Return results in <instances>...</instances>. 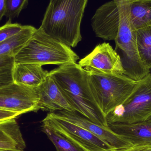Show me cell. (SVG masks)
Segmentation results:
<instances>
[{"mask_svg":"<svg viewBox=\"0 0 151 151\" xmlns=\"http://www.w3.org/2000/svg\"><path fill=\"white\" fill-rule=\"evenodd\" d=\"M114 1L117 3L118 4H120L127 3H129L132 0H113Z\"/></svg>","mask_w":151,"mask_h":151,"instance_id":"cell-26","label":"cell"},{"mask_svg":"<svg viewBox=\"0 0 151 151\" xmlns=\"http://www.w3.org/2000/svg\"><path fill=\"white\" fill-rule=\"evenodd\" d=\"M88 0H50L41 28L53 39L75 47L81 40V22Z\"/></svg>","mask_w":151,"mask_h":151,"instance_id":"cell-2","label":"cell"},{"mask_svg":"<svg viewBox=\"0 0 151 151\" xmlns=\"http://www.w3.org/2000/svg\"><path fill=\"white\" fill-rule=\"evenodd\" d=\"M49 72L74 111L97 124L108 127L91 89L87 71L76 63H70Z\"/></svg>","mask_w":151,"mask_h":151,"instance_id":"cell-1","label":"cell"},{"mask_svg":"<svg viewBox=\"0 0 151 151\" xmlns=\"http://www.w3.org/2000/svg\"><path fill=\"white\" fill-rule=\"evenodd\" d=\"M41 128L42 131L53 143L57 151H86L51 127L42 124Z\"/></svg>","mask_w":151,"mask_h":151,"instance_id":"cell-19","label":"cell"},{"mask_svg":"<svg viewBox=\"0 0 151 151\" xmlns=\"http://www.w3.org/2000/svg\"><path fill=\"white\" fill-rule=\"evenodd\" d=\"M89 74L91 89L105 117L128 98L138 83L124 74Z\"/></svg>","mask_w":151,"mask_h":151,"instance_id":"cell-4","label":"cell"},{"mask_svg":"<svg viewBox=\"0 0 151 151\" xmlns=\"http://www.w3.org/2000/svg\"><path fill=\"white\" fill-rule=\"evenodd\" d=\"M28 0H5L4 16L8 20L17 18L21 12L27 6Z\"/></svg>","mask_w":151,"mask_h":151,"instance_id":"cell-21","label":"cell"},{"mask_svg":"<svg viewBox=\"0 0 151 151\" xmlns=\"http://www.w3.org/2000/svg\"><path fill=\"white\" fill-rule=\"evenodd\" d=\"M55 113L70 122L87 129L115 150L132 145L129 141L114 133L109 127L97 124L77 112L60 111Z\"/></svg>","mask_w":151,"mask_h":151,"instance_id":"cell-10","label":"cell"},{"mask_svg":"<svg viewBox=\"0 0 151 151\" xmlns=\"http://www.w3.org/2000/svg\"><path fill=\"white\" fill-rule=\"evenodd\" d=\"M79 59L70 47L49 36L40 27L15 56V63L61 66L76 63Z\"/></svg>","mask_w":151,"mask_h":151,"instance_id":"cell-3","label":"cell"},{"mask_svg":"<svg viewBox=\"0 0 151 151\" xmlns=\"http://www.w3.org/2000/svg\"><path fill=\"white\" fill-rule=\"evenodd\" d=\"M137 50L144 66L151 70V25L136 31Z\"/></svg>","mask_w":151,"mask_h":151,"instance_id":"cell-18","label":"cell"},{"mask_svg":"<svg viewBox=\"0 0 151 151\" xmlns=\"http://www.w3.org/2000/svg\"><path fill=\"white\" fill-rule=\"evenodd\" d=\"M39 96V110L50 113L60 111H74L53 78L48 76L41 84L36 88Z\"/></svg>","mask_w":151,"mask_h":151,"instance_id":"cell-12","label":"cell"},{"mask_svg":"<svg viewBox=\"0 0 151 151\" xmlns=\"http://www.w3.org/2000/svg\"><path fill=\"white\" fill-rule=\"evenodd\" d=\"M62 133L86 151H115L116 150L83 128L55 112L49 113L42 122Z\"/></svg>","mask_w":151,"mask_h":151,"instance_id":"cell-7","label":"cell"},{"mask_svg":"<svg viewBox=\"0 0 151 151\" xmlns=\"http://www.w3.org/2000/svg\"><path fill=\"white\" fill-rule=\"evenodd\" d=\"M36 88L13 83L0 88V109L21 114L39 111Z\"/></svg>","mask_w":151,"mask_h":151,"instance_id":"cell-9","label":"cell"},{"mask_svg":"<svg viewBox=\"0 0 151 151\" xmlns=\"http://www.w3.org/2000/svg\"><path fill=\"white\" fill-rule=\"evenodd\" d=\"M151 116V73L138 81L132 93L106 116L108 124H132Z\"/></svg>","mask_w":151,"mask_h":151,"instance_id":"cell-6","label":"cell"},{"mask_svg":"<svg viewBox=\"0 0 151 151\" xmlns=\"http://www.w3.org/2000/svg\"><path fill=\"white\" fill-rule=\"evenodd\" d=\"M120 11V23L115 40L116 49L122 54V62L126 72L125 75L135 81H139L150 72L142 63L137 50L136 31L133 28L128 11V3L118 4Z\"/></svg>","mask_w":151,"mask_h":151,"instance_id":"cell-5","label":"cell"},{"mask_svg":"<svg viewBox=\"0 0 151 151\" xmlns=\"http://www.w3.org/2000/svg\"><path fill=\"white\" fill-rule=\"evenodd\" d=\"M26 147L16 119L0 121V149L24 151Z\"/></svg>","mask_w":151,"mask_h":151,"instance_id":"cell-15","label":"cell"},{"mask_svg":"<svg viewBox=\"0 0 151 151\" xmlns=\"http://www.w3.org/2000/svg\"><path fill=\"white\" fill-rule=\"evenodd\" d=\"M37 29L31 25H24L19 32L0 42V56L15 57L31 39Z\"/></svg>","mask_w":151,"mask_h":151,"instance_id":"cell-17","label":"cell"},{"mask_svg":"<svg viewBox=\"0 0 151 151\" xmlns=\"http://www.w3.org/2000/svg\"><path fill=\"white\" fill-rule=\"evenodd\" d=\"M15 65V57L0 56V88L14 83L13 73Z\"/></svg>","mask_w":151,"mask_h":151,"instance_id":"cell-20","label":"cell"},{"mask_svg":"<svg viewBox=\"0 0 151 151\" xmlns=\"http://www.w3.org/2000/svg\"><path fill=\"white\" fill-rule=\"evenodd\" d=\"M119 23V5L114 1L99 7L91 19V26L96 36L105 40H115Z\"/></svg>","mask_w":151,"mask_h":151,"instance_id":"cell-11","label":"cell"},{"mask_svg":"<svg viewBox=\"0 0 151 151\" xmlns=\"http://www.w3.org/2000/svg\"><path fill=\"white\" fill-rule=\"evenodd\" d=\"M21 115L20 114L18 113L13 112L0 109V121L11 119H16Z\"/></svg>","mask_w":151,"mask_h":151,"instance_id":"cell-24","label":"cell"},{"mask_svg":"<svg viewBox=\"0 0 151 151\" xmlns=\"http://www.w3.org/2000/svg\"><path fill=\"white\" fill-rule=\"evenodd\" d=\"M24 27L21 24L12 23L11 20H7L6 24L0 27V42L19 32Z\"/></svg>","mask_w":151,"mask_h":151,"instance_id":"cell-22","label":"cell"},{"mask_svg":"<svg viewBox=\"0 0 151 151\" xmlns=\"http://www.w3.org/2000/svg\"><path fill=\"white\" fill-rule=\"evenodd\" d=\"M115 151H151V144L132 145Z\"/></svg>","mask_w":151,"mask_h":151,"instance_id":"cell-23","label":"cell"},{"mask_svg":"<svg viewBox=\"0 0 151 151\" xmlns=\"http://www.w3.org/2000/svg\"><path fill=\"white\" fill-rule=\"evenodd\" d=\"M0 151H16V150H3V149H0Z\"/></svg>","mask_w":151,"mask_h":151,"instance_id":"cell-27","label":"cell"},{"mask_svg":"<svg viewBox=\"0 0 151 151\" xmlns=\"http://www.w3.org/2000/svg\"><path fill=\"white\" fill-rule=\"evenodd\" d=\"M128 11L135 31L151 25V0H132L128 3Z\"/></svg>","mask_w":151,"mask_h":151,"instance_id":"cell-16","label":"cell"},{"mask_svg":"<svg viewBox=\"0 0 151 151\" xmlns=\"http://www.w3.org/2000/svg\"><path fill=\"white\" fill-rule=\"evenodd\" d=\"M108 127L132 145L151 144V116L145 120L136 123H110Z\"/></svg>","mask_w":151,"mask_h":151,"instance_id":"cell-13","label":"cell"},{"mask_svg":"<svg viewBox=\"0 0 151 151\" xmlns=\"http://www.w3.org/2000/svg\"><path fill=\"white\" fill-rule=\"evenodd\" d=\"M5 13V0H0V21Z\"/></svg>","mask_w":151,"mask_h":151,"instance_id":"cell-25","label":"cell"},{"mask_svg":"<svg viewBox=\"0 0 151 151\" xmlns=\"http://www.w3.org/2000/svg\"><path fill=\"white\" fill-rule=\"evenodd\" d=\"M41 65L32 64H15L13 70V81L15 83L31 88H36L49 75Z\"/></svg>","mask_w":151,"mask_h":151,"instance_id":"cell-14","label":"cell"},{"mask_svg":"<svg viewBox=\"0 0 151 151\" xmlns=\"http://www.w3.org/2000/svg\"><path fill=\"white\" fill-rule=\"evenodd\" d=\"M78 64L89 73L125 75L121 58L110 44L104 42L95 47L88 55L80 60Z\"/></svg>","mask_w":151,"mask_h":151,"instance_id":"cell-8","label":"cell"}]
</instances>
